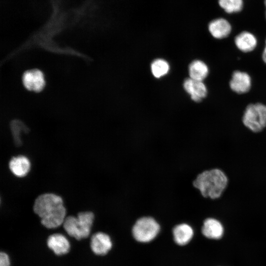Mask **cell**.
Returning a JSON list of instances; mask_svg holds the SVG:
<instances>
[{"instance_id":"cell-17","label":"cell","mask_w":266,"mask_h":266,"mask_svg":"<svg viewBox=\"0 0 266 266\" xmlns=\"http://www.w3.org/2000/svg\"><path fill=\"white\" fill-rule=\"evenodd\" d=\"M219 6L229 14L240 12L244 6L243 0H218Z\"/></svg>"},{"instance_id":"cell-2","label":"cell","mask_w":266,"mask_h":266,"mask_svg":"<svg viewBox=\"0 0 266 266\" xmlns=\"http://www.w3.org/2000/svg\"><path fill=\"white\" fill-rule=\"evenodd\" d=\"M228 184V178L226 174L217 168L200 172L193 182V186L203 198L212 200L222 196Z\"/></svg>"},{"instance_id":"cell-16","label":"cell","mask_w":266,"mask_h":266,"mask_svg":"<svg viewBox=\"0 0 266 266\" xmlns=\"http://www.w3.org/2000/svg\"><path fill=\"white\" fill-rule=\"evenodd\" d=\"M209 69L207 66L202 61L195 60L189 66L190 78L202 81L208 75Z\"/></svg>"},{"instance_id":"cell-5","label":"cell","mask_w":266,"mask_h":266,"mask_svg":"<svg viewBox=\"0 0 266 266\" xmlns=\"http://www.w3.org/2000/svg\"><path fill=\"white\" fill-rule=\"evenodd\" d=\"M160 226L155 219L147 216L136 220L132 229L134 239L140 242H148L153 240L159 233Z\"/></svg>"},{"instance_id":"cell-6","label":"cell","mask_w":266,"mask_h":266,"mask_svg":"<svg viewBox=\"0 0 266 266\" xmlns=\"http://www.w3.org/2000/svg\"><path fill=\"white\" fill-rule=\"evenodd\" d=\"M22 80L25 87L30 91L39 92L44 88L45 80L42 72L37 69L25 71Z\"/></svg>"},{"instance_id":"cell-11","label":"cell","mask_w":266,"mask_h":266,"mask_svg":"<svg viewBox=\"0 0 266 266\" xmlns=\"http://www.w3.org/2000/svg\"><path fill=\"white\" fill-rule=\"evenodd\" d=\"M11 172L16 176L23 177L28 174L31 169V162L25 156L13 157L8 164Z\"/></svg>"},{"instance_id":"cell-21","label":"cell","mask_w":266,"mask_h":266,"mask_svg":"<svg viewBox=\"0 0 266 266\" xmlns=\"http://www.w3.org/2000/svg\"><path fill=\"white\" fill-rule=\"evenodd\" d=\"M264 4H265V8L266 9V0H264Z\"/></svg>"},{"instance_id":"cell-4","label":"cell","mask_w":266,"mask_h":266,"mask_svg":"<svg viewBox=\"0 0 266 266\" xmlns=\"http://www.w3.org/2000/svg\"><path fill=\"white\" fill-rule=\"evenodd\" d=\"M242 122L251 131L261 132L266 127V105L260 103L248 105L244 111Z\"/></svg>"},{"instance_id":"cell-9","label":"cell","mask_w":266,"mask_h":266,"mask_svg":"<svg viewBox=\"0 0 266 266\" xmlns=\"http://www.w3.org/2000/svg\"><path fill=\"white\" fill-rule=\"evenodd\" d=\"M91 248L98 255L106 254L111 249L112 244L109 236L102 232L94 234L91 239Z\"/></svg>"},{"instance_id":"cell-22","label":"cell","mask_w":266,"mask_h":266,"mask_svg":"<svg viewBox=\"0 0 266 266\" xmlns=\"http://www.w3.org/2000/svg\"><path fill=\"white\" fill-rule=\"evenodd\" d=\"M265 17H266V11H265Z\"/></svg>"},{"instance_id":"cell-14","label":"cell","mask_w":266,"mask_h":266,"mask_svg":"<svg viewBox=\"0 0 266 266\" xmlns=\"http://www.w3.org/2000/svg\"><path fill=\"white\" fill-rule=\"evenodd\" d=\"M234 43L238 49L243 52H249L256 47L257 40L251 33L243 31L236 36Z\"/></svg>"},{"instance_id":"cell-15","label":"cell","mask_w":266,"mask_h":266,"mask_svg":"<svg viewBox=\"0 0 266 266\" xmlns=\"http://www.w3.org/2000/svg\"><path fill=\"white\" fill-rule=\"evenodd\" d=\"M172 232L174 241L181 246L189 243L194 234L192 228L186 223L177 225L173 228Z\"/></svg>"},{"instance_id":"cell-7","label":"cell","mask_w":266,"mask_h":266,"mask_svg":"<svg viewBox=\"0 0 266 266\" xmlns=\"http://www.w3.org/2000/svg\"><path fill=\"white\" fill-rule=\"evenodd\" d=\"M183 87L192 100L196 102L201 101L207 94V88L201 81L189 78L185 80Z\"/></svg>"},{"instance_id":"cell-18","label":"cell","mask_w":266,"mask_h":266,"mask_svg":"<svg viewBox=\"0 0 266 266\" xmlns=\"http://www.w3.org/2000/svg\"><path fill=\"white\" fill-rule=\"evenodd\" d=\"M151 71L156 78H160L167 73L169 69L168 63L163 59L154 60L151 65Z\"/></svg>"},{"instance_id":"cell-13","label":"cell","mask_w":266,"mask_h":266,"mask_svg":"<svg viewBox=\"0 0 266 266\" xmlns=\"http://www.w3.org/2000/svg\"><path fill=\"white\" fill-rule=\"evenodd\" d=\"M201 232L202 234L208 238L219 239L223 235L224 229L218 220L208 218L204 221Z\"/></svg>"},{"instance_id":"cell-8","label":"cell","mask_w":266,"mask_h":266,"mask_svg":"<svg viewBox=\"0 0 266 266\" xmlns=\"http://www.w3.org/2000/svg\"><path fill=\"white\" fill-rule=\"evenodd\" d=\"M251 86V79L248 73L238 70L233 72L230 87L233 92L238 94L246 93L249 91Z\"/></svg>"},{"instance_id":"cell-3","label":"cell","mask_w":266,"mask_h":266,"mask_svg":"<svg viewBox=\"0 0 266 266\" xmlns=\"http://www.w3.org/2000/svg\"><path fill=\"white\" fill-rule=\"evenodd\" d=\"M94 219V214L92 212H81L76 217H66L63 227L69 235L80 240L90 235Z\"/></svg>"},{"instance_id":"cell-20","label":"cell","mask_w":266,"mask_h":266,"mask_svg":"<svg viewBox=\"0 0 266 266\" xmlns=\"http://www.w3.org/2000/svg\"><path fill=\"white\" fill-rule=\"evenodd\" d=\"M262 59L264 62L266 64V46L264 48V50L262 54Z\"/></svg>"},{"instance_id":"cell-19","label":"cell","mask_w":266,"mask_h":266,"mask_svg":"<svg viewBox=\"0 0 266 266\" xmlns=\"http://www.w3.org/2000/svg\"><path fill=\"white\" fill-rule=\"evenodd\" d=\"M10 260L8 256L4 252L0 254V266H10Z\"/></svg>"},{"instance_id":"cell-1","label":"cell","mask_w":266,"mask_h":266,"mask_svg":"<svg viewBox=\"0 0 266 266\" xmlns=\"http://www.w3.org/2000/svg\"><path fill=\"white\" fill-rule=\"evenodd\" d=\"M33 210L40 218L41 223L48 229L59 227L66 218V209L63 199L55 194L45 193L38 196Z\"/></svg>"},{"instance_id":"cell-12","label":"cell","mask_w":266,"mask_h":266,"mask_svg":"<svg viewBox=\"0 0 266 266\" xmlns=\"http://www.w3.org/2000/svg\"><path fill=\"white\" fill-rule=\"evenodd\" d=\"M48 247L57 255H64L68 252L70 243L65 236L61 233L50 235L47 241Z\"/></svg>"},{"instance_id":"cell-10","label":"cell","mask_w":266,"mask_h":266,"mask_svg":"<svg viewBox=\"0 0 266 266\" xmlns=\"http://www.w3.org/2000/svg\"><path fill=\"white\" fill-rule=\"evenodd\" d=\"M208 31L211 35L217 39L227 37L231 33L232 26L224 18H216L211 21L208 26Z\"/></svg>"}]
</instances>
